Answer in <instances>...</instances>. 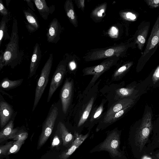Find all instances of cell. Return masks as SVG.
Returning <instances> with one entry per match:
<instances>
[{
    "label": "cell",
    "instance_id": "obj_1",
    "mask_svg": "<svg viewBox=\"0 0 159 159\" xmlns=\"http://www.w3.org/2000/svg\"><path fill=\"white\" fill-rule=\"evenodd\" d=\"M19 40L17 20L14 17L9 41L5 45L4 51L2 50L0 51V70L7 66L13 69L20 63L22 55L19 50Z\"/></svg>",
    "mask_w": 159,
    "mask_h": 159
},
{
    "label": "cell",
    "instance_id": "obj_30",
    "mask_svg": "<svg viewBox=\"0 0 159 159\" xmlns=\"http://www.w3.org/2000/svg\"><path fill=\"white\" fill-rule=\"evenodd\" d=\"M152 79L154 84L159 80V65L155 70L152 75Z\"/></svg>",
    "mask_w": 159,
    "mask_h": 159
},
{
    "label": "cell",
    "instance_id": "obj_26",
    "mask_svg": "<svg viewBox=\"0 0 159 159\" xmlns=\"http://www.w3.org/2000/svg\"><path fill=\"white\" fill-rule=\"evenodd\" d=\"M13 142L11 141L7 143L5 145L0 146V156L6 155L9 152Z\"/></svg>",
    "mask_w": 159,
    "mask_h": 159
},
{
    "label": "cell",
    "instance_id": "obj_8",
    "mask_svg": "<svg viewBox=\"0 0 159 159\" xmlns=\"http://www.w3.org/2000/svg\"><path fill=\"white\" fill-rule=\"evenodd\" d=\"M73 84L72 80H70L67 79L61 90L60 97L62 111L64 114L67 112L71 103L73 94Z\"/></svg>",
    "mask_w": 159,
    "mask_h": 159
},
{
    "label": "cell",
    "instance_id": "obj_17",
    "mask_svg": "<svg viewBox=\"0 0 159 159\" xmlns=\"http://www.w3.org/2000/svg\"><path fill=\"white\" fill-rule=\"evenodd\" d=\"M36 7L41 17L44 20L48 19V16L55 10L54 5L48 7L45 0H33Z\"/></svg>",
    "mask_w": 159,
    "mask_h": 159
},
{
    "label": "cell",
    "instance_id": "obj_11",
    "mask_svg": "<svg viewBox=\"0 0 159 159\" xmlns=\"http://www.w3.org/2000/svg\"><path fill=\"white\" fill-rule=\"evenodd\" d=\"M61 26L58 20L54 18L49 26L46 36L48 43H57L60 39Z\"/></svg>",
    "mask_w": 159,
    "mask_h": 159
},
{
    "label": "cell",
    "instance_id": "obj_22",
    "mask_svg": "<svg viewBox=\"0 0 159 159\" xmlns=\"http://www.w3.org/2000/svg\"><path fill=\"white\" fill-rule=\"evenodd\" d=\"M133 62L128 63L119 68L114 73L112 77L113 80H118L120 79L124 74L133 65Z\"/></svg>",
    "mask_w": 159,
    "mask_h": 159
},
{
    "label": "cell",
    "instance_id": "obj_23",
    "mask_svg": "<svg viewBox=\"0 0 159 159\" xmlns=\"http://www.w3.org/2000/svg\"><path fill=\"white\" fill-rule=\"evenodd\" d=\"M134 90V88L132 87L120 88L116 90V95L120 98L127 97L130 96Z\"/></svg>",
    "mask_w": 159,
    "mask_h": 159
},
{
    "label": "cell",
    "instance_id": "obj_25",
    "mask_svg": "<svg viewBox=\"0 0 159 159\" xmlns=\"http://www.w3.org/2000/svg\"><path fill=\"white\" fill-rule=\"evenodd\" d=\"M132 105H129L117 112L110 117L105 123H113L118 120L121 117Z\"/></svg>",
    "mask_w": 159,
    "mask_h": 159
},
{
    "label": "cell",
    "instance_id": "obj_15",
    "mask_svg": "<svg viewBox=\"0 0 159 159\" xmlns=\"http://www.w3.org/2000/svg\"><path fill=\"white\" fill-rule=\"evenodd\" d=\"M42 57L41 51L39 44L36 43L34 47L30 66L29 78L34 75L40 63Z\"/></svg>",
    "mask_w": 159,
    "mask_h": 159
},
{
    "label": "cell",
    "instance_id": "obj_34",
    "mask_svg": "<svg viewBox=\"0 0 159 159\" xmlns=\"http://www.w3.org/2000/svg\"><path fill=\"white\" fill-rule=\"evenodd\" d=\"M118 30L115 27H112L110 30V34L112 36H115L117 34Z\"/></svg>",
    "mask_w": 159,
    "mask_h": 159
},
{
    "label": "cell",
    "instance_id": "obj_27",
    "mask_svg": "<svg viewBox=\"0 0 159 159\" xmlns=\"http://www.w3.org/2000/svg\"><path fill=\"white\" fill-rule=\"evenodd\" d=\"M103 103L100 105L92 116L90 120V121H93L98 118L101 115L103 111Z\"/></svg>",
    "mask_w": 159,
    "mask_h": 159
},
{
    "label": "cell",
    "instance_id": "obj_31",
    "mask_svg": "<svg viewBox=\"0 0 159 159\" xmlns=\"http://www.w3.org/2000/svg\"><path fill=\"white\" fill-rule=\"evenodd\" d=\"M126 16L127 19H129L131 20L134 21L137 19V16L136 14L129 12L126 14Z\"/></svg>",
    "mask_w": 159,
    "mask_h": 159
},
{
    "label": "cell",
    "instance_id": "obj_39",
    "mask_svg": "<svg viewBox=\"0 0 159 159\" xmlns=\"http://www.w3.org/2000/svg\"><path fill=\"white\" fill-rule=\"evenodd\" d=\"M158 142H159V140H158Z\"/></svg>",
    "mask_w": 159,
    "mask_h": 159
},
{
    "label": "cell",
    "instance_id": "obj_28",
    "mask_svg": "<svg viewBox=\"0 0 159 159\" xmlns=\"http://www.w3.org/2000/svg\"><path fill=\"white\" fill-rule=\"evenodd\" d=\"M0 13L2 17L8 18L10 12L6 8L2 0H0Z\"/></svg>",
    "mask_w": 159,
    "mask_h": 159
},
{
    "label": "cell",
    "instance_id": "obj_37",
    "mask_svg": "<svg viewBox=\"0 0 159 159\" xmlns=\"http://www.w3.org/2000/svg\"><path fill=\"white\" fill-rule=\"evenodd\" d=\"M141 159H152L150 157L147 156H143Z\"/></svg>",
    "mask_w": 159,
    "mask_h": 159
},
{
    "label": "cell",
    "instance_id": "obj_21",
    "mask_svg": "<svg viewBox=\"0 0 159 159\" xmlns=\"http://www.w3.org/2000/svg\"><path fill=\"white\" fill-rule=\"evenodd\" d=\"M94 99V97H93L88 102L78 122V127L83 125L88 118L93 104Z\"/></svg>",
    "mask_w": 159,
    "mask_h": 159
},
{
    "label": "cell",
    "instance_id": "obj_10",
    "mask_svg": "<svg viewBox=\"0 0 159 159\" xmlns=\"http://www.w3.org/2000/svg\"><path fill=\"white\" fill-rule=\"evenodd\" d=\"M90 132L86 134L83 135L79 134L76 132V137L67 148L59 156L60 159H68L75 150L81 144L89 135Z\"/></svg>",
    "mask_w": 159,
    "mask_h": 159
},
{
    "label": "cell",
    "instance_id": "obj_14",
    "mask_svg": "<svg viewBox=\"0 0 159 159\" xmlns=\"http://www.w3.org/2000/svg\"><path fill=\"white\" fill-rule=\"evenodd\" d=\"M134 100L131 98H124L119 101L108 110L103 120L104 123L111 116L121 110L125 107L130 105H132Z\"/></svg>",
    "mask_w": 159,
    "mask_h": 159
},
{
    "label": "cell",
    "instance_id": "obj_33",
    "mask_svg": "<svg viewBox=\"0 0 159 159\" xmlns=\"http://www.w3.org/2000/svg\"><path fill=\"white\" fill-rule=\"evenodd\" d=\"M29 7L30 8V9L33 11H35V10L34 8V4L32 2V1L30 0H25Z\"/></svg>",
    "mask_w": 159,
    "mask_h": 159
},
{
    "label": "cell",
    "instance_id": "obj_5",
    "mask_svg": "<svg viewBox=\"0 0 159 159\" xmlns=\"http://www.w3.org/2000/svg\"><path fill=\"white\" fill-rule=\"evenodd\" d=\"M58 113V108L52 105L43 123L42 131L38 141V149L40 148L45 144L51 134Z\"/></svg>",
    "mask_w": 159,
    "mask_h": 159
},
{
    "label": "cell",
    "instance_id": "obj_20",
    "mask_svg": "<svg viewBox=\"0 0 159 159\" xmlns=\"http://www.w3.org/2000/svg\"><path fill=\"white\" fill-rule=\"evenodd\" d=\"M9 20L8 18L2 17L0 23V47L4 39L6 40L10 38L8 33L7 23Z\"/></svg>",
    "mask_w": 159,
    "mask_h": 159
},
{
    "label": "cell",
    "instance_id": "obj_3",
    "mask_svg": "<svg viewBox=\"0 0 159 159\" xmlns=\"http://www.w3.org/2000/svg\"><path fill=\"white\" fill-rule=\"evenodd\" d=\"M159 47V14L152 28L145 50L142 53L139 59L137 65L138 69H140L143 67Z\"/></svg>",
    "mask_w": 159,
    "mask_h": 159
},
{
    "label": "cell",
    "instance_id": "obj_32",
    "mask_svg": "<svg viewBox=\"0 0 159 159\" xmlns=\"http://www.w3.org/2000/svg\"><path fill=\"white\" fill-rule=\"evenodd\" d=\"M115 52V50L113 49H109L105 52L104 54L106 56L110 57L114 55Z\"/></svg>",
    "mask_w": 159,
    "mask_h": 159
},
{
    "label": "cell",
    "instance_id": "obj_19",
    "mask_svg": "<svg viewBox=\"0 0 159 159\" xmlns=\"http://www.w3.org/2000/svg\"><path fill=\"white\" fill-rule=\"evenodd\" d=\"M23 79L11 80L8 78H5L2 79L0 84V89L6 90H9L16 88L20 86L22 83Z\"/></svg>",
    "mask_w": 159,
    "mask_h": 159
},
{
    "label": "cell",
    "instance_id": "obj_4",
    "mask_svg": "<svg viewBox=\"0 0 159 159\" xmlns=\"http://www.w3.org/2000/svg\"><path fill=\"white\" fill-rule=\"evenodd\" d=\"M52 53L49 57L42 68L35 89V97L32 111H34L40 101L48 84L52 65Z\"/></svg>",
    "mask_w": 159,
    "mask_h": 159
},
{
    "label": "cell",
    "instance_id": "obj_16",
    "mask_svg": "<svg viewBox=\"0 0 159 159\" xmlns=\"http://www.w3.org/2000/svg\"><path fill=\"white\" fill-rule=\"evenodd\" d=\"M13 112L11 106L3 101L0 102V123L1 128L3 127L11 118Z\"/></svg>",
    "mask_w": 159,
    "mask_h": 159
},
{
    "label": "cell",
    "instance_id": "obj_29",
    "mask_svg": "<svg viewBox=\"0 0 159 159\" xmlns=\"http://www.w3.org/2000/svg\"><path fill=\"white\" fill-rule=\"evenodd\" d=\"M147 5L150 8H155L159 7V0H144Z\"/></svg>",
    "mask_w": 159,
    "mask_h": 159
},
{
    "label": "cell",
    "instance_id": "obj_38",
    "mask_svg": "<svg viewBox=\"0 0 159 159\" xmlns=\"http://www.w3.org/2000/svg\"><path fill=\"white\" fill-rule=\"evenodd\" d=\"M155 157V159H159V152L156 155Z\"/></svg>",
    "mask_w": 159,
    "mask_h": 159
},
{
    "label": "cell",
    "instance_id": "obj_12",
    "mask_svg": "<svg viewBox=\"0 0 159 159\" xmlns=\"http://www.w3.org/2000/svg\"><path fill=\"white\" fill-rule=\"evenodd\" d=\"M27 22L25 26L28 31L33 33L37 30L40 27L38 17L28 7L23 11Z\"/></svg>",
    "mask_w": 159,
    "mask_h": 159
},
{
    "label": "cell",
    "instance_id": "obj_2",
    "mask_svg": "<svg viewBox=\"0 0 159 159\" xmlns=\"http://www.w3.org/2000/svg\"><path fill=\"white\" fill-rule=\"evenodd\" d=\"M120 134L119 131L114 129L107 134L104 140L93 148L90 152L105 151L108 152L113 159L121 157L123 155L120 149Z\"/></svg>",
    "mask_w": 159,
    "mask_h": 159
},
{
    "label": "cell",
    "instance_id": "obj_13",
    "mask_svg": "<svg viewBox=\"0 0 159 159\" xmlns=\"http://www.w3.org/2000/svg\"><path fill=\"white\" fill-rule=\"evenodd\" d=\"M57 132L62 141L63 145L67 148L71 145L76 136V132L74 135L71 134L61 122H59L58 124Z\"/></svg>",
    "mask_w": 159,
    "mask_h": 159
},
{
    "label": "cell",
    "instance_id": "obj_24",
    "mask_svg": "<svg viewBox=\"0 0 159 159\" xmlns=\"http://www.w3.org/2000/svg\"><path fill=\"white\" fill-rule=\"evenodd\" d=\"M26 138H22L13 142L12 145L7 153V155L17 152L24 143Z\"/></svg>",
    "mask_w": 159,
    "mask_h": 159
},
{
    "label": "cell",
    "instance_id": "obj_18",
    "mask_svg": "<svg viewBox=\"0 0 159 159\" xmlns=\"http://www.w3.org/2000/svg\"><path fill=\"white\" fill-rule=\"evenodd\" d=\"M13 121L11 120L0 132V143L15 137L18 130L17 129H13Z\"/></svg>",
    "mask_w": 159,
    "mask_h": 159
},
{
    "label": "cell",
    "instance_id": "obj_6",
    "mask_svg": "<svg viewBox=\"0 0 159 159\" xmlns=\"http://www.w3.org/2000/svg\"><path fill=\"white\" fill-rule=\"evenodd\" d=\"M152 127V114L150 112H148L144 116L135 135V144L140 150L147 142Z\"/></svg>",
    "mask_w": 159,
    "mask_h": 159
},
{
    "label": "cell",
    "instance_id": "obj_7",
    "mask_svg": "<svg viewBox=\"0 0 159 159\" xmlns=\"http://www.w3.org/2000/svg\"><path fill=\"white\" fill-rule=\"evenodd\" d=\"M66 72V64L63 61H61L58 64L52 78L47 102H49L53 94L61 84Z\"/></svg>",
    "mask_w": 159,
    "mask_h": 159
},
{
    "label": "cell",
    "instance_id": "obj_35",
    "mask_svg": "<svg viewBox=\"0 0 159 159\" xmlns=\"http://www.w3.org/2000/svg\"><path fill=\"white\" fill-rule=\"evenodd\" d=\"M70 68L72 70L75 69L76 67L75 64L74 62H71L70 64Z\"/></svg>",
    "mask_w": 159,
    "mask_h": 159
},
{
    "label": "cell",
    "instance_id": "obj_9",
    "mask_svg": "<svg viewBox=\"0 0 159 159\" xmlns=\"http://www.w3.org/2000/svg\"><path fill=\"white\" fill-rule=\"evenodd\" d=\"M149 21L144 20L139 25L135 34V41L137 44L138 49L143 50L146 42L150 27Z\"/></svg>",
    "mask_w": 159,
    "mask_h": 159
},
{
    "label": "cell",
    "instance_id": "obj_36",
    "mask_svg": "<svg viewBox=\"0 0 159 159\" xmlns=\"http://www.w3.org/2000/svg\"><path fill=\"white\" fill-rule=\"evenodd\" d=\"M104 11V10L102 9L98 12V16L99 17H101L102 16V13Z\"/></svg>",
    "mask_w": 159,
    "mask_h": 159
}]
</instances>
